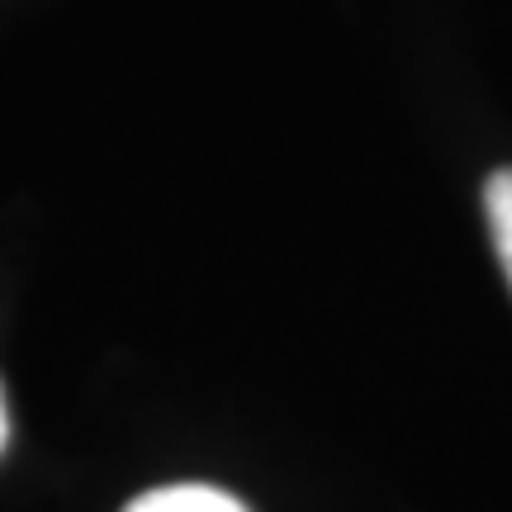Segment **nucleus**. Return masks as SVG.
<instances>
[{"mask_svg":"<svg viewBox=\"0 0 512 512\" xmlns=\"http://www.w3.org/2000/svg\"><path fill=\"white\" fill-rule=\"evenodd\" d=\"M124 512H247V508L238 498L209 489V484H171V489H152V494L133 498Z\"/></svg>","mask_w":512,"mask_h":512,"instance_id":"f257e3e1","label":"nucleus"},{"mask_svg":"<svg viewBox=\"0 0 512 512\" xmlns=\"http://www.w3.org/2000/svg\"><path fill=\"white\" fill-rule=\"evenodd\" d=\"M0 446H5V399H0Z\"/></svg>","mask_w":512,"mask_h":512,"instance_id":"7ed1b4c3","label":"nucleus"},{"mask_svg":"<svg viewBox=\"0 0 512 512\" xmlns=\"http://www.w3.org/2000/svg\"><path fill=\"white\" fill-rule=\"evenodd\" d=\"M484 214H489V238H494V252L503 261V275L512 285V166L484 181Z\"/></svg>","mask_w":512,"mask_h":512,"instance_id":"f03ea898","label":"nucleus"}]
</instances>
